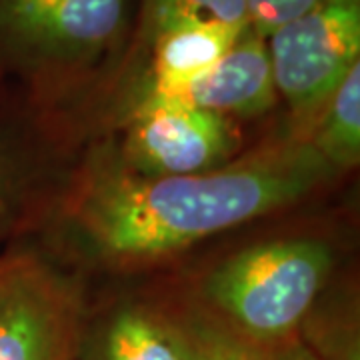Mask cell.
Wrapping results in <instances>:
<instances>
[{"mask_svg": "<svg viewBox=\"0 0 360 360\" xmlns=\"http://www.w3.org/2000/svg\"><path fill=\"white\" fill-rule=\"evenodd\" d=\"M333 172L309 141L264 146L196 174L110 172L82 194L78 224L104 257L148 260L295 205Z\"/></svg>", "mask_w": 360, "mask_h": 360, "instance_id": "6da1fadb", "label": "cell"}, {"mask_svg": "<svg viewBox=\"0 0 360 360\" xmlns=\"http://www.w3.org/2000/svg\"><path fill=\"white\" fill-rule=\"evenodd\" d=\"M335 264L316 238L270 240L236 252L206 274L200 307L260 347L302 330Z\"/></svg>", "mask_w": 360, "mask_h": 360, "instance_id": "7a4b0ae2", "label": "cell"}, {"mask_svg": "<svg viewBox=\"0 0 360 360\" xmlns=\"http://www.w3.org/2000/svg\"><path fill=\"white\" fill-rule=\"evenodd\" d=\"M266 46L276 92L309 118L360 63V0H319L274 30Z\"/></svg>", "mask_w": 360, "mask_h": 360, "instance_id": "3957f363", "label": "cell"}, {"mask_svg": "<svg viewBox=\"0 0 360 360\" xmlns=\"http://www.w3.org/2000/svg\"><path fill=\"white\" fill-rule=\"evenodd\" d=\"M77 295L32 258L0 262V360H82Z\"/></svg>", "mask_w": 360, "mask_h": 360, "instance_id": "277c9868", "label": "cell"}, {"mask_svg": "<svg viewBox=\"0 0 360 360\" xmlns=\"http://www.w3.org/2000/svg\"><path fill=\"white\" fill-rule=\"evenodd\" d=\"M127 158L141 176H182L224 167L238 150L231 118L148 94L127 132Z\"/></svg>", "mask_w": 360, "mask_h": 360, "instance_id": "5b68a950", "label": "cell"}, {"mask_svg": "<svg viewBox=\"0 0 360 360\" xmlns=\"http://www.w3.org/2000/svg\"><path fill=\"white\" fill-rule=\"evenodd\" d=\"M127 0H0V42L54 58H90L124 25Z\"/></svg>", "mask_w": 360, "mask_h": 360, "instance_id": "8992f818", "label": "cell"}, {"mask_svg": "<svg viewBox=\"0 0 360 360\" xmlns=\"http://www.w3.org/2000/svg\"><path fill=\"white\" fill-rule=\"evenodd\" d=\"M276 96L266 40L248 28L205 75L162 98L232 120V116H260L274 106Z\"/></svg>", "mask_w": 360, "mask_h": 360, "instance_id": "52a82bcc", "label": "cell"}, {"mask_svg": "<svg viewBox=\"0 0 360 360\" xmlns=\"http://www.w3.org/2000/svg\"><path fill=\"white\" fill-rule=\"evenodd\" d=\"M245 32L206 22H179L155 30L153 86L148 94L167 96L205 75Z\"/></svg>", "mask_w": 360, "mask_h": 360, "instance_id": "ba28073f", "label": "cell"}, {"mask_svg": "<svg viewBox=\"0 0 360 360\" xmlns=\"http://www.w3.org/2000/svg\"><path fill=\"white\" fill-rule=\"evenodd\" d=\"M86 354L89 360H186V348L168 312L124 307L106 321Z\"/></svg>", "mask_w": 360, "mask_h": 360, "instance_id": "9c48e42d", "label": "cell"}, {"mask_svg": "<svg viewBox=\"0 0 360 360\" xmlns=\"http://www.w3.org/2000/svg\"><path fill=\"white\" fill-rule=\"evenodd\" d=\"M309 142L335 170L359 165L360 63L350 68L335 94L324 104L319 130Z\"/></svg>", "mask_w": 360, "mask_h": 360, "instance_id": "30bf717a", "label": "cell"}, {"mask_svg": "<svg viewBox=\"0 0 360 360\" xmlns=\"http://www.w3.org/2000/svg\"><path fill=\"white\" fill-rule=\"evenodd\" d=\"M168 314L182 336L186 360H269V348L238 335L200 304Z\"/></svg>", "mask_w": 360, "mask_h": 360, "instance_id": "8fae6325", "label": "cell"}, {"mask_svg": "<svg viewBox=\"0 0 360 360\" xmlns=\"http://www.w3.org/2000/svg\"><path fill=\"white\" fill-rule=\"evenodd\" d=\"M155 30L179 22H206L246 32L250 28L246 0H155Z\"/></svg>", "mask_w": 360, "mask_h": 360, "instance_id": "7c38bea8", "label": "cell"}, {"mask_svg": "<svg viewBox=\"0 0 360 360\" xmlns=\"http://www.w3.org/2000/svg\"><path fill=\"white\" fill-rule=\"evenodd\" d=\"M319 0H246L250 30L260 39H269L274 30L295 20Z\"/></svg>", "mask_w": 360, "mask_h": 360, "instance_id": "4fadbf2b", "label": "cell"}, {"mask_svg": "<svg viewBox=\"0 0 360 360\" xmlns=\"http://www.w3.org/2000/svg\"><path fill=\"white\" fill-rule=\"evenodd\" d=\"M269 360H324L312 348L296 335L288 340H283L266 350Z\"/></svg>", "mask_w": 360, "mask_h": 360, "instance_id": "5bb4252c", "label": "cell"}, {"mask_svg": "<svg viewBox=\"0 0 360 360\" xmlns=\"http://www.w3.org/2000/svg\"><path fill=\"white\" fill-rule=\"evenodd\" d=\"M6 186H8V174H6V167L0 158V206L4 200V194H6Z\"/></svg>", "mask_w": 360, "mask_h": 360, "instance_id": "9a60e30c", "label": "cell"}]
</instances>
